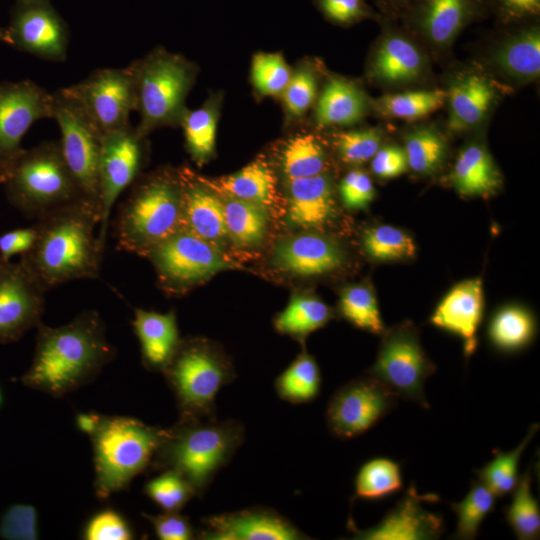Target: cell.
I'll return each instance as SVG.
<instances>
[{"instance_id":"6da1fadb","label":"cell","mask_w":540,"mask_h":540,"mask_svg":"<svg viewBox=\"0 0 540 540\" xmlns=\"http://www.w3.org/2000/svg\"><path fill=\"white\" fill-rule=\"evenodd\" d=\"M114 357L99 313L83 311L59 327L37 326L34 356L20 381L60 398L93 381Z\"/></svg>"},{"instance_id":"7a4b0ae2","label":"cell","mask_w":540,"mask_h":540,"mask_svg":"<svg viewBox=\"0 0 540 540\" xmlns=\"http://www.w3.org/2000/svg\"><path fill=\"white\" fill-rule=\"evenodd\" d=\"M98 208L79 201L38 220L36 238L22 254L21 262L45 290L79 279L100 275L104 246L95 227Z\"/></svg>"},{"instance_id":"3957f363","label":"cell","mask_w":540,"mask_h":540,"mask_svg":"<svg viewBox=\"0 0 540 540\" xmlns=\"http://www.w3.org/2000/svg\"><path fill=\"white\" fill-rule=\"evenodd\" d=\"M243 437V426L234 420L180 418L167 429L151 467L178 472L196 495H201L215 473L228 463Z\"/></svg>"},{"instance_id":"277c9868","label":"cell","mask_w":540,"mask_h":540,"mask_svg":"<svg viewBox=\"0 0 540 540\" xmlns=\"http://www.w3.org/2000/svg\"><path fill=\"white\" fill-rule=\"evenodd\" d=\"M0 175L11 203L32 219L86 201L63 158L59 142L47 141L23 150Z\"/></svg>"},{"instance_id":"5b68a950","label":"cell","mask_w":540,"mask_h":540,"mask_svg":"<svg viewBox=\"0 0 540 540\" xmlns=\"http://www.w3.org/2000/svg\"><path fill=\"white\" fill-rule=\"evenodd\" d=\"M166 431L132 417L103 416L90 435L97 497L108 499L148 469Z\"/></svg>"},{"instance_id":"8992f818","label":"cell","mask_w":540,"mask_h":540,"mask_svg":"<svg viewBox=\"0 0 540 540\" xmlns=\"http://www.w3.org/2000/svg\"><path fill=\"white\" fill-rule=\"evenodd\" d=\"M182 180L164 172L137 183L115 222V239L123 251L145 254L182 229Z\"/></svg>"},{"instance_id":"52a82bcc","label":"cell","mask_w":540,"mask_h":540,"mask_svg":"<svg viewBox=\"0 0 540 540\" xmlns=\"http://www.w3.org/2000/svg\"><path fill=\"white\" fill-rule=\"evenodd\" d=\"M128 67L134 83V110L139 114L138 133L146 137L156 128L180 124L195 67L164 49H156Z\"/></svg>"},{"instance_id":"ba28073f","label":"cell","mask_w":540,"mask_h":540,"mask_svg":"<svg viewBox=\"0 0 540 540\" xmlns=\"http://www.w3.org/2000/svg\"><path fill=\"white\" fill-rule=\"evenodd\" d=\"M180 412V418H213L219 390L230 383L233 372L209 345L194 340L179 343L162 371Z\"/></svg>"},{"instance_id":"9c48e42d","label":"cell","mask_w":540,"mask_h":540,"mask_svg":"<svg viewBox=\"0 0 540 540\" xmlns=\"http://www.w3.org/2000/svg\"><path fill=\"white\" fill-rule=\"evenodd\" d=\"M60 132L63 158L84 200L101 214L98 160L102 134L78 103L62 89L53 92V114Z\"/></svg>"},{"instance_id":"30bf717a","label":"cell","mask_w":540,"mask_h":540,"mask_svg":"<svg viewBox=\"0 0 540 540\" xmlns=\"http://www.w3.org/2000/svg\"><path fill=\"white\" fill-rule=\"evenodd\" d=\"M434 370L415 331L402 326L384 337L369 373L398 398L412 400L428 409L424 384Z\"/></svg>"},{"instance_id":"8fae6325","label":"cell","mask_w":540,"mask_h":540,"mask_svg":"<svg viewBox=\"0 0 540 540\" xmlns=\"http://www.w3.org/2000/svg\"><path fill=\"white\" fill-rule=\"evenodd\" d=\"M62 90L78 103L102 135L128 125L130 112L135 109L134 83L128 66L98 69Z\"/></svg>"},{"instance_id":"7c38bea8","label":"cell","mask_w":540,"mask_h":540,"mask_svg":"<svg viewBox=\"0 0 540 540\" xmlns=\"http://www.w3.org/2000/svg\"><path fill=\"white\" fill-rule=\"evenodd\" d=\"M382 31L369 55L367 77L384 88H403L426 80L430 62L420 43L397 20L380 17Z\"/></svg>"},{"instance_id":"4fadbf2b","label":"cell","mask_w":540,"mask_h":540,"mask_svg":"<svg viewBox=\"0 0 540 540\" xmlns=\"http://www.w3.org/2000/svg\"><path fill=\"white\" fill-rule=\"evenodd\" d=\"M488 12L489 0H415L399 20L420 43L440 54Z\"/></svg>"},{"instance_id":"5bb4252c","label":"cell","mask_w":540,"mask_h":540,"mask_svg":"<svg viewBox=\"0 0 540 540\" xmlns=\"http://www.w3.org/2000/svg\"><path fill=\"white\" fill-rule=\"evenodd\" d=\"M144 139L130 123L102 136L98 160L101 206L98 237L103 245L112 207L120 194L136 180L141 169Z\"/></svg>"},{"instance_id":"9a60e30c","label":"cell","mask_w":540,"mask_h":540,"mask_svg":"<svg viewBox=\"0 0 540 540\" xmlns=\"http://www.w3.org/2000/svg\"><path fill=\"white\" fill-rule=\"evenodd\" d=\"M397 396L372 376L353 380L330 398L326 422L331 433L341 439L362 435L396 405Z\"/></svg>"},{"instance_id":"2e32d148","label":"cell","mask_w":540,"mask_h":540,"mask_svg":"<svg viewBox=\"0 0 540 540\" xmlns=\"http://www.w3.org/2000/svg\"><path fill=\"white\" fill-rule=\"evenodd\" d=\"M145 254L162 280L173 288H184L232 267L211 243L185 229L155 244Z\"/></svg>"},{"instance_id":"e0dca14e","label":"cell","mask_w":540,"mask_h":540,"mask_svg":"<svg viewBox=\"0 0 540 540\" xmlns=\"http://www.w3.org/2000/svg\"><path fill=\"white\" fill-rule=\"evenodd\" d=\"M52 114L53 93L45 88L30 80L0 84V172L22 153L31 125Z\"/></svg>"},{"instance_id":"ac0fdd59","label":"cell","mask_w":540,"mask_h":540,"mask_svg":"<svg viewBox=\"0 0 540 540\" xmlns=\"http://www.w3.org/2000/svg\"><path fill=\"white\" fill-rule=\"evenodd\" d=\"M45 289L20 261H0V343L18 341L42 322Z\"/></svg>"},{"instance_id":"d6986e66","label":"cell","mask_w":540,"mask_h":540,"mask_svg":"<svg viewBox=\"0 0 540 540\" xmlns=\"http://www.w3.org/2000/svg\"><path fill=\"white\" fill-rule=\"evenodd\" d=\"M11 45L49 61L67 56L69 29L50 0H17L7 28Z\"/></svg>"},{"instance_id":"ffe728a7","label":"cell","mask_w":540,"mask_h":540,"mask_svg":"<svg viewBox=\"0 0 540 540\" xmlns=\"http://www.w3.org/2000/svg\"><path fill=\"white\" fill-rule=\"evenodd\" d=\"M501 84L482 68L454 72L447 82V128L455 134L476 130L488 119L502 92Z\"/></svg>"},{"instance_id":"44dd1931","label":"cell","mask_w":540,"mask_h":540,"mask_svg":"<svg viewBox=\"0 0 540 540\" xmlns=\"http://www.w3.org/2000/svg\"><path fill=\"white\" fill-rule=\"evenodd\" d=\"M504 28L486 53V71L493 78H499L504 84L512 86L536 81L540 75L538 19Z\"/></svg>"},{"instance_id":"7402d4cb","label":"cell","mask_w":540,"mask_h":540,"mask_svg":"<svg viewBox=\"0 0 540 540\" xmlns=\"http://www.w3.org/2000/svg\"><path fill=\"white\" fill-rule=\"evenodd\" d=\"M440 498L433 493L419 494L411 486L384 518L374 527L353 531V539L358 540H432L443 532V520L438 514L424 509L423 501L437 502Z\"/></svg>"},{"instance_id":"603a6c76","label":"cell","mask_w":540,"mask_h":540,"mask_svg":"<svg viewBox=\"0 0 540 540\" xmlns=\"http://www.w3.org/2000/svg\"><path fill=\"white\" fill-rule=\"evenodd\" d=\"M199 538L206 540L307 539L289 520L266 508H251L207 517Z\"/></svg>"},{"instance_id":"cb8c5ba5","label":"cell","mask_w":540,"mask_h":540,"mask_svg":"<svg viewBox=\"0 0 540 540\" xmlns=\"http://www.w3.org/2000/svg\"><path fill=\"white\" fill-rule=\"evenodd\" d=\"M483 311L481 279H469L457 284L441 300L430 322L458 335L463 340L464 354L470 356L477 345L476 332Z\"/></svg>"},{"instance_id":"d4e9b609","label":"cell","mask_w":540,"mask_h":540,"mask_svg":"<svg viewBox=\"0 0 540 540\" xmlns=\"http://www.w3.org/2000/svg\"><path fill=\"white\" fill-rule=\"evenodd\" d=\"M344 262L341 248L331 239L315 233H303L280 243L273 263L283 271L297 275H319L339 268Z\"/></svg>"},{"instance_id":"484cf974","label":"cell","mask_w":540,"mask_h":540,"mask_svg":"<svg viewBox=\"0 0 540 540\" xmlns=\"http://www.w3.org/2000/svg\"><path fill=\"white\" fill-rule=\"evenodd\" d=\"M182 229L209 243L220 242L228 234L223 202L188 170L181 173Z\"/></svg>"},{"instance_id":"4316f807","label":"cell","mask_w":540,"mask_h":540,"mask_svg":"<svg viewBox=\"0 0 540 540\" xmlns=\"http://www.w3.org/2000/svg\"><path fill=\"white\" fill-rule=\"evenodd\" d=\"M335 214L331 179L323 174L288 181V218L299 227L325 225Z\"/></svg>"},{"instance_id":"83f0119b","label":"cell","mask_w":540,"mask_h":540,"mask_svg":"<svg viewBox=\"0 0 540 540\" xmlns=\"http://www.w3.org/2000/svg\"><path fill=\"white\" fill-rule=\"evenodd\" d=\"M370 107L371 101L359 85L331 77L318 97L315 122L319 128L350 126L361 121Z\"/></svg>"},{"instance_id":"f1b7e54d","label":"cell","mask_w":540,"mask_h":540,"mask_svg":"<svg viewBox=\"0 0 540 540\" xmlns=\"http://www.w3.org/2000/svg\"><path fill=\"white\" fill-rule=\"evenodd\" d=\"M141 347L142 361L152 371H163L180 341L174 312L135 309L132 321Z\"/></svg>"},{"instance_id":"f546056e","label":"cell","mask_w":540,"mask_h":540,"mask_svg":"<svg viewBox=\"0 0 540 540\" xmlns=\"http://www.w3.org/2000/svg\"><path fill=\"white\" fill-rule=\"evenodd\" d=\"M451 182L463 196H490L502 186L503 178L486 145L479 139L467 143L454 162Z\"/></svg>"},{"instance_id":"4dcf8cb0","label":"cell","mask_w":540,"mask_h":540,"mask_svg":"<svg viewBox=\"0 0 540 540\" xmlns=\"http://www.w3.org/2000/svg\"><path fill=\"white\" fill-rule=\"evenodd\" d=\"M195 177L203 185L227 197L252 202L262 207L271 205L276 195L275 176L262 160H256L238 172L217 180Z\"/></svg>"},{"instance_id":"1f68e13d","label":"cell","mask_w":540,"mask_h":540,"mask_svg":"<svg viewBox=\"0 0 540 540\" xmlns=\"http://www.w3.org/2000/svg\"><path fill=\"white\" fill-rule=\"evenodd\" d=\"M445 103L444 89L422 88L384 94L371 101V107L384 118L414 121L437 111Z\"/></svg>"},{"instance_id":"d6a6232c","label":"cell","mask_w":540,"mask_h":540,"mask_svg":"<svg viewBox=\"0 0 540 540\" xmlns=\"http://www.w3.org/2000/svg\"><path fill=\"white\" fill-rule=\"evenodd\" d=\"M403 149L408 168L419 175H432L443 166L448 143L434 125H420L404 134Z\"/></svg>"},{"instance_id":"836d02e7","label":"cell","mask_w":540,"mask_h":540,"mask_svg":"<svg viewBox=\"0 0 540 540\" xmlns=\"http://www.w3.org/2000/svg\"><path fill=\"white\" fill-rule=\"evenodd\" d=\"M280 160L288 181L323 174L327 166V154L322 143L310 133L290 138L281 151Z\"/></svg>"},{"instance_id":"e575fe53","label":"cell","mask_w":540,"mask_h":540,"mask_svg":"<svg viewBox=\"0 0 540 540\" xmlns=\"http://www.w3.org/2000/svg\"><path fill=\"white\" fill-rule=\"evenodd\" d=\"M321 388V374L316 360L306 352L297 358L276 378L277 395L292 404L314 400Z\"/></svg>"},{"instance_id":"d590c367","label":"cell","mask_w":540,"mask_h":540,"mask_svg":"<svg viewBox=\"0 0 540 540\" xmlns=\"http://www.w3.org/2000/svg\"><path fill=\"white\" fill-rule=\"evenodd\" d=\"M331 318L329 307L313 296H293L274 320L275 329L294 337H305L323 327Z\"/></svg>"},{"instance_id":"8d00e7d4","label":"cell","mask_w":540,"mask_h":540,"mask_svg":"<svg viewBox=\"0 0 540 540\" xmlns=\"http://www.w3.org/2000/svg\"><path fill=\"white\" fill-rule=\"evenodd\" d=\"M403 487L399 463L388 458H374L362 465L355 478V496L365 500L389 497Z\"/></svg>"},{"instance_id":"74e56055","label":"cell","mask_w":540,"mask_h":540,"mask_svg":"<svg viewBox=\"0 0 540 540\" xmlns=\"http://www.w3.org/2000/svg\"><path fill=\"white\" fill-rule=\"evenodd\" d=\"M223 202L227 234L239 245H252L262 240L267 217L264 207L235 198Z\"/></svg>"},{"instance_id":"f35d334b","label":"cell","mask_w":540,"mask_h":540,"mask_svg":"<svg viewBox=\"0 0 540 540\" xmlns=\"http://www.w3.org/2000/svg\"><path fill=\"white\" fill-rule=\"evenodd\" d=\"M539 429V424L530 426L525 438L511 451H494V458L476 474L485 486H487L496 497H502L512 492L519 480L518 464L520 457L529 444L530 440Z\"/></svg>"},{"instance_id":"ab89813d","label":"cell","mask_w":540,"mask_h":540,"mask_svg":"<svg viewBox=\"0 0 540 540\" xmlns=\"http://www.w3.org/2000/svg\"><path fill=\"white\" fill-rule=\"evenodd\" d=\"M535 324L531 314L519 307L508 306L498 311L489 326V338L503 351H515L533 337Z\"/></svg>"},{"instance_id":"60d3db41","label":"cell","mask_w":540,"mask_h":540,"mask_svg":"<svg viewBox=\"0 0 540 540\" xmlns=\"http://www.w3.org/2000/svg\"><path fill=\"white\" fill-rule=\"evenodd\" d=\"M531 471L528 468L513 490V499L504 509L505 517L515 535L520 540H532L539 537V505L531 492Z\"/></svg>"},{"instance_id":"b9f144b4","label":"cell","mask_w":540,"mask_h":540,"mask_svg":"<svg viewBox=\"0 0 540 540\" xmlns=\"http://www.w3.org/2000/svg\"><path fill=\"white\" fill-rule=\"evenodd\" d=\"M217 109L211 102L184 112L180 125L183 128L188 151L197 163L205 162L215 147Z\"/></svg>"},{"instance_id":"7bdbcfd3","label":"cell","mask_w":540,"mask_h":540,"mask_svg":"<svg viewBox=\"0 0 540 540\" xmlns=\"http://www.w3.org/2000/svg\"><path fill=\"white\" fill-rule=\"evenodd\" d=\"M495 497V494L480 480L473 481L465 498L458 503L451 504V509L458 519L454 538L474 539L480 524L494 509Z\"/></svg>"},{"instance_id":"ee69618b","label":"cell","mask_w":540,"mask_h":540,"mask_svg":"<svg viewBox=\"0 0 540 540\" xmlns=\"http://www.w3.org/2000/svg\"><path fill=\"white\" fill-rule=\"evenodd\" d=\"M340 312L360 329L375 334L384 331L377 300L366 286L356 285L344 289L340 298Z\"/></svg>"},{"instance_id":"f6af8a7d","label":"cell","mask_w":540,"mask_h":540,"mask_svg":"<svg viewBox=\"0 0 540 540\" xmlns=\"http://www.w3.org/2000/svg\"><path fill=\"white\" fill-rule=\"evenodd\" d=\"M366 253L381 261L413 257L415 244L402 230L389 225H381L366 231L363 237Z\"/></svg>"},{"instance_id":"bcb514c9","label":"cell","mask_w":540,"mask_h":540,"mask_svg":"<svg viewBox=\"0 0 540 540\" xmlns=\"http://www.w3.org/2000/svg\"><path fill=\"white\" fill-rule=\"evenodd\" d=\"M291 76L290 67L279 53H258L252 60V83L261 95L281 96Z\"/></svg>"},{"instance_id":"7dc6e473","label":"cell","mask_w":540,"mask_h":540,"mask_svg":"<svg viewBox=\"0 0 540 540\" xmlns=\"http://www.w3.org/2000/svg\"><path fill=\"white\" fill-rule=\"evenodd\" d=\"M383 139V130L362 128L335 134L334 144L343 162L360 165L373 158L382 146Z\"/></svg>"},{"instance_id":"c3c4849f","label":"cell","mask_w":540,"mask_h":540,"mask_svg":"<svg viewBox=\"0 0 540 540\" xmlns=\"http://www.w3.org/2000/svg\"><path fill=\"white\" fill-rule=\"evenodd\" d=\"M145 493L165 512L179 511L193 496L192 485L178 472L164 470L145 485Z\"/></svg>"},{"instance_id":"681fc988","label":"cell","mask_w":540,"mask_h":540,"mask_svg":"<svg viewBox=\"0 0 540 540\" xmlns=\"http://www.w3.org/2000/svg\"><path fill=\"white\" fill-rule=\"evenodd\" d=\"M318 79L310 67H300L290 78L281 97L288 115L299 118L305 115L316 100Z\"/></svg>"},{"instance_id":"f907efd6","label":"cell","mask_w":540,"mask_h":540,"mask_svg":"<svg viewBox=\"0 0 540 540\" xmlns=\"http://www.w3.org/2000/svg\"><path fill=\"white\" fill-rule=\"evenodd\" d=\"M315 4L327 20L342 26L381 17L367 0H315Z\"/></svg>"},{"instance_id":"816d5d0a","label":"cell","mask_w":540,"mask_h":540,"mask_svg":"<svg viewBox=\"0 0 540 540\" xmlns=\"http://www.w3.org/2000/svg\"><path fill=\"white\" fill-rule=\"evenodd\" d=\"M0 536L10 540L38 538L37 511L28 504L11 505L0 519Z\"/></svg>"},{"instance_id":"f5cc1de1","label":"cell","mask_w":540,"mask_h":540,"mask_svg":"<svg viewBox=\"0 0 540 540\" xmlns=\"http://www.w3.org/2000/svg\"><path fill=\"white\" fill-rule=\"evenodd\" d=\"M86 540H130L133 533L126 520L116 511L106 509L95 514L83 532Z\"/></svg>"},{"instance_id":"db71d44e","label":"cell","mask_w":540,"mask_h":540,"mask_svg":"<svg viewBox=\"0 0 540 540\" xmlns=\"http://www.w3.org/2000/svg\"><path fill=\"white\" fill-rule=\"evenodd\" d=\"M339 192L343 203L350 209L365 208L375 196L371 178L360 169H353L343 177Z\"/></svg>"},{"instance_id":"11a10c76","label":"cell","mask_w":540,"mask_h":540,"mask_svg":"<svg viewBox=\"0 0 540 540\" xmlns=\"http://www.w3.org/2000/svg\"><path fill=\"white\" fill-rule=\"evenodd\" d=\"M490 12L502 26L539 19L540 0H489Z\"/></svg>"},{"instance_id":"9f6ffc18","label":"cell","mask_w":540,"mask_h":540,"mask_svg":"<svg viewBox=\"0 0 540 540\" xmlns=\"http://www.w3.org/2000/svg\"><path fill=\"white\" fill-rule=\"evenodd\" d=\"M143 516L152 523L157 537L161 540H189L194 537V529L189 519L178 511Z\"/></svg>"},{"instance_id":"6f0895ef","label":"cell","mask_w":540,"mask_h":540,"mask_svg":"<svg viewBox=\"0 0 540 540\" xmlns=\"http://www.w3.org/2000/svg\"><path fill=\"white\" fill-rule=\"evenodd\" d=\"M408 168L403 147L385 145L371 159L372 172L381 179H390L404 173Z\"/></svg>"},{"instance_id":"680465c9","label":"cell","mask_w":540,"mask_h":540,"mask_svg":"<svg viewBox=\"0 0 540 540\" xmlns=\"http://www.w3.org/2000/svg\"><path fill=\"white\" fill-rule=\"evenodd\" d=\"M36 238V230L30 228L16 229L0 236V254L1 260L9 259L18 253L24 254L33 245Z\"/></svg>"},{"instance_id":"91938a15","label":"cell","mask_w":540,"mask_h":540,"mask_svg":"<svg viewBox=\"0 0 540 540\" xmlns=\"http://www.w3.org/2000/svg\"><path fill=\"white\" fill-rule=\"evenodd\" d=\"M381 17L399 20L415 0H372Z\"/></svg>"},{"instance_id":"94428289","label":"cell","mask_w":540,"mask_h":540,"mask_svg":"<svg viewBox=\"0 0 540 540\" xmlns=\"http://www.w3.org/2000/svg\"><path fill=\"white\" fill-rule=\"evenodd\" d=\"M103 418V415L90 412V413H79L76 416V424L79 430L83 433L92 435Z\"/></svg>"},{"instance_id":"6125c7cd","label":"cell","mask_w":540,"mask_h":540,"mask_svg":"<svg viewBox=\"0 0 540 540\" xmlns=\"http://www.w3.org/2000/svg\"><path fill=\"white\" fill-rule=\"evenodd\" d=\"M0 42H4L6 44L11 45V40L7 32V29H3L2 27H0Z\"/></svg>"},{"instance_id":"be15d7a7","label":"cell","mask_w":540,"mask_h":540,"mask_svg":"<svg viewBox=\"0 0 540 540\" xmlns=\"http://www.w3.org/2000/svg\"><path fill=\"white\" fill-rule=\"evenodd\" d=\"M2 404H3V394H2V391L0 389V408H1Z\"/></svg>"},{"instance_id":"e7e4bbea","label":"cell","mask_w":540,"mask_h":540,"mask_svg":"<svg viewBox=\"0 0 540 540\" xmlns=\"http://www.w3.org/2000/svg\"><path fill=\"white\" fill-rule=\"evenodd\" d=\"M0 183H3V178L1 175H0Z\"/></svg>"}]
</instances>
